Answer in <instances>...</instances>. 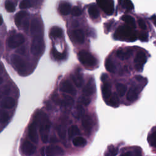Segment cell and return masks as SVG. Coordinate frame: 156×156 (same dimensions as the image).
Segmentation results:
<instances>
[{
    "instance_id": "cell-1",
    "label": "cell",
    "mask_w": 156,
    "mask_h": 156,
    "mask_svg": "<svg viewBox=\"0 0 156 156\" xmlns=\"http://www.w3.org/2000/svg\"><path fill=\"white\" fill-rule=\"evenodd\" d=\"M39 128V133L41 141L46 143L49 139V133L51 128V122L48 115L42 110L38 111L34 119Z\"/></svg>"
},
{
    "instance_id": "cell-2",
    "label": "cell",
    "mask_w": 156,
    "mask_h": 156,
    "mask_svg": "<svg viewBox=\"0 0 156 156\" xmlns=\"http://www.w3.org/2000/svg\"><path fill=\"white\" fill-rule=\"evenodd\" d=\"M115 37L118 39L128 41H133L136 38V33L133 28L127 25L119 26L116 30Z\"/></svg>"
},
{
    "instance_id": "cell-3",
    "label": "cell",
    "mask_w": 156,
    "mask_h": 156,
    "mask_svg": "<svg viewBox=\"0 0 156 156\" xmlns=\"http://www.w3.org/2000/svg\"><path fill=\"white\" fill-rule=\"evenodd\" d=\"M77 57L80 62L85 66L92 67L96 65V58L89 52L82 50L77 54Z\"/></svg>"
},
{
    "instance_id": "cell-4",
    "label": "cell",
    "mask_w": 156,
    "mask_h": 156,
    "mask_svg": "<svg viewBox=\"0 0 156 156\" xmlns=\"http://www.w3.org/2000/svg\"><path fill=\"white\" fill-rule=\"evenodd\" d=\"M44 49V41L42 37L38 34L35 35L31 43L30 47V52L34 55H39L43 53Z\"/></svg>"
},
{
    "instance_id": "cell-5",
    "label": "cell",
    "mask_w": 156,
    "mask_h": 156,
    "mask_svg": "<svg viewBox=\"0 0 156 156\" xmlns=\"http://www.w3.org/2000/svg\"><path fill=\"white\" fill-rule=\"evenodd\" d=\"M12 63L14 68L20 74L24 73L27 70L26 62L19 55L16 54H13L11 56Z\"/></svg>"
},
{
    "instance_id": "cell-6",
    "label": "cell",
    "mask_w": 156,
    "mask_h": 156,
    "mask_svg": "<svg viewBox=\"0 0 156 156\" xmlns=\"http://www.w3.org/2000/svg\"><path fill=\"white\" fill-rule=\"evenodd\" d=\"M52 99L57 105L62 107H71L74 104V99L70 96L66 94H63L62 98H60L57 94H53Z\"/></svg>"
},
{
    "instance_id": "cell-7",
    "label": "cell",
    "mask_w": 156,
    "mask_h": 156,
    "mask_svg": "<svg viewBox=\"0 0 156 156\" xmlns=\"http://www.w3.org/2000/svg\"><path fill=\"white\" fill-rule=\"evenodd\" d=\"M24 40V37L21 34H14L9 37L7 44L10 48H15L23 44Z\"/></svg>"
},
{
    "instance_id": "cell-8",
    "label": "cell",
    "mask_w": 156,
    "mask_h": 156,
    "mask_svg": "<svg viewBox=\"0 0 156 156\" xmlns=\"http://www.w3.org/2000/svg\"><path fill=\"white\" fill-rule=\"evenodd\" d=\"M99 7L108 15H111L114 11L113 0H96Z\"/></svg>"
},
{
    "instance_id": "cell-9",
    "label": "cell",
    "mask_w": 156,
    "mask_h": 156,
    "mask_svg": "<svg viewBox=\"0 0 156 156\" xmlns=\"http://www.w3.org/2000/svg\"><path fill=\"white\" fill-rule=\"evenodd\" d=\"M64 154V150L57 145H49L45 149L46 156H63Z\"/></svg>"
},
{
    "instance_id": "cell-10",
    "label": "cell",
    "mask_w": 156,
    "mask_h": 156,
    "mask_svg": "<svg viewBox=\"0 0 156 156\" xmlns=\"http://www.w3.org/2000/svg\"><path fill=\"white\" fill-rule=\"evenodd\" d=\"M60 91L66 94L76 95V90L72 83L68 80H63L60 84Z\"/></svg>"
},
{
    "instance_id": "cell-11",
    "label": "cell",
    "mask_w": 156,
    "mask_h": 156,
    "mask_svg": "<svg viewBox=\"0 0 156 156\" xmlns=\"http://www.w3.org/2000/svg\"><path fill=\"white\" fill-rule=\"evenodd\" d=\"M21 151L26 156H30L34 154L36 151V146L29 140L23 141L21 144Z\"/></svg>"
},
{
    "instance_id": "cell-12",
    "label": "cell",
    "mask_w": 156,
    "mask_h": 156,
    "mask_svg": "<svg viewBox=\"0 0 156 156\" xmlns=\"http://www.w3.org/2000/svg\"><path fill=\"white\" fill-rule=\"evenodd\" d=\"M37 124L34 120L30 124L28 127V136L30 140L35 144L38 143V137L37 133Z\"/></svg>"
},
{
    "instance_id": "cell-13",
    "label": "cell",
    "mask_w": 156,
    "mask_h": 156,
    "mask_svg": "<svg viewBox=\"0 0 156 156\" xmlns=\"http://www.w3.org/2000/svg\"><path fill=\"white\" fill-rule=\"evenodd\" d=\"M146 56L143 52H138L134 59L135 69L138 71H141L143 69V65L146 63Z\"/></svg>"
},
{
    "instance_id": "cell-14",
    "label": "cell",
    "mask_w": 156,
    "mask_h": 156,
    "mask_svg": "<svg viewBox=\"0 0 156 156\" xmlns=\"http://www.w3.org/2000/svg\"><path fill=\"white\" fill-rule=\"evenodd\" d=\"M82 126L87 133H91L93 126V121L90 115H86L83 116L82 119Z\"/></svg>"
},
{
    "instance_id": "cell-15",
    "label": "cell",
    "mask_w": 156,
    "mask_h": 156,
    "mask_svg": "<svg viewBox=\"0 0 156 156\" xmlns=\"http://www.w3.org/2000/svg\"><path fill=\"white\" fill-rule=\"evenodd\" d=\"M103 82L104 83L102 86V94L104 99L105 101H107L108 102V101L109 100L112 95V92H111L112 86H111L110 82L107 80L104 81Z\"/></svg>"
},
{
    "instance_id": "cell-16",
    "label": "cell",
    "mask_w": 156,
    "mask_h": 156,
    "mask_svg": "<svg viewBox=\"0 0 156 156\" xmlns=\"http://www.w3.org/2000/svg\"><path fill=\"white\" fill-rule=\"evenodd\" d=\"M95 91V83L93 79H90L83 88V95L90 97Z\"/></svg>"
},
{
    "instance_id": "cell-17",
    "label": "cell",
    "mask_w": 156,
    "mask_h": 156,
    "mask_svg": "<svg viewBox=\"0 0 156 156\" xmlns=\"http://www.w3.org/2000/svg\"><path fill=\"white\" fill-rule=\"evenodd\" d=\"M140 89L135 85H132L129 89L127 93V99L129 101H135L138 96V93H140Z\"/></svg>"
},
{
    "instance_id": "cell-18",
    "label": "cell",
    "mask_w": 156,
    "mask_h": 156,
    "mask_svg": "<svg viewBox=\"0 0 156 156\" xmlns=\"http://www.w3.org/2000/svg\"><path fill=\"white\" fill-rule=\"evenodd\" d=\"M15 101L11 97H5L0 102V105L2 108L10 109L15 106Z\"/></svg>"
},
{
    "instance_id": "cell-19",
    "label": "cell",
    "mask_w": 156,
    "mask_h": 156,
    "mask_svg": "<svg viewBox=\"0 0 156 156\" xmlns=\"http://www.w3.org/2000/svg\"><path fill=\"white\" fill-rule=\"evenodd\" d=\"M58 10L61 15H67L71 12V4L68 2L62 1L59 4Z\"/></svg>"
},
{
    "instance_id": "cell-20",
    "label": "cell",
    "mask_w": 156,
    "mask_h": 156,
    "mask_svg": "<svg viewBox=\"0 0 156 156\" xmlns=\"http://www.w3.org/2000/svg\"><path fill=\"white\" fill-rule=\"evenodd\" d=\"M71 79L77 87H80L83 82V76L79 71H76L71 74Z\"/></svg>"
},
{
    "instance_id": "cell-21",
    "label": "cell",
    "mask_w": 156,
    "mask_h": 156,
    "mask_svg": "<svg viewBox=\"0 0 156 156\" xmlns=\"http://www.w3.org/2000/svg\"><path fill=\"white\" fill-rule=\"evenodd\" d=\"M71 36L73 40L79 44H82L84 42V35L82 30L75 29L71 32Z\"/></svg>"
},
{
    "instance_id": "cell-22",
    "label": "cell",
    "mask_w": 156,
    "mask_h": 156,
    "mask_svg": "<svg viewBox=\"0 0 156 156\" xmlns=\"http://www.w3.org/2000/svg\"><path fill=\"white\" fill-rule=\"evenodd\" d=\"M41 31V24L37 18H34L31 21L30 32L33 35H38Z\"/></svg>"
},
{
    "instance_id": "cell-23",
    "label": "cell",
    "mask_w": 156,
    "mask_h": 156,
    "mask_svg": "<svg viewBox=\"0 0 156 156\" xmlns=\"http://www.w3.org/2000/svg\"><path fill=\"white\" fill-rule=\"evenodd\" d=\"M63 30L58 26L52 27L49 32V35L53 38H60L63 35Z\"/></svg>"
},
{
    "instance_id": "cell-24",
    "label": "cell",
    "mask_w": 156,
    "mask_h": 156,
    "mask_svg": "<svg viewBox=\"0 0 156 156\" xmlns=\"http://www.w3.org/2000/svg\"><path fill=\"white\" fill-rule=\"evenodd\" d=\"M132 54V51L130 49H128V50L119 49L116 52L117 57L121 60L128 59L131 56Z\"/></svg>"
},
{
    "instance_id": "cell-25",
    "label": "cell",
    "mask_w": 156,
    "mask_h": 156,
    "mask_svg": "<svg viewBox=\"0 0 156 156\" xmlns=\"http://www.w3.org/2000/svg\"><path fill=\"white\" fill-rule=\"evenodd\" d=\"M27 15V13L26 11L21 10V11H20L19 12H18L15 16V23L16 26L18 27H20V26L21 25L23 20Z\"/></svg>"
},
{
    "instance_id": "cell-26",
    "label": "cell",
    "mask_w": 156,
    "mask_h": 156,
    "mask_svg": "<svg viewBox=\"0 0 156 156\" xmlns=\"http://www.w3.org/2000/svg\"><path fill=\"white\" fill-rule=\"evenodd\" d=\"M90 16L93 19H96L99 16V12L97 7L94 4H91L88 10Z\"/></svg>"
},
{
    "instance_id": "cell-27",
    "label": "cell",
    "mask_w": 156,
    "mask_h": 156,
    "mask_svg": "<svg viewBox=\"0 0 156 156\" xmlns=\"http://www.w3.org/2000/svg\"><path fill=\"white\" fill-rule=\"evenodd\" d=\"M80 133L79 129L78 127L76 125L71 126L68 129V136L69 139H71L74 136L79 135Z\"/></svg>"
},
{
    "instance_id": "cell-28",
    "label": "cell",
    "mask_w": 156,
    "mask_h": 156,
    "mask_svg": "<svg viewBox=\"0 0 156 156\" xmlns=\"http://www.w3.org/2000/svg\"><path fill=\"white\" fill-rule=\"evenodd\" d=\"M83 114L84 109L82 105V104H78L73 112V116L77 119H80L83 116Z\"/></svg>"
},
{
    "instance_id": "cell-29",
    "label": "cell",
    "mask_w": 156,
    "mask_h": 156,
    "mask_svg": "<svg viewBox=\"0 0 156 156\" xmlns=\"http://www.w3.org/2000/svg\"><path fill=\"white\" fill-rule=\"evenodd\" d=\"M122 20L123 21H124L125 23L127 26L131 27L133 29L135 28V27H136L135 21L134 18L132 16H131L130 15H124L122 16Z\"/></svg>"
},
{
    "instance_id": "cell-30",
    "label": "cell",
    "mask_w": 156,
    "mask_h": 156,
    "mask_svg": "<svg viewBox=\"0 0 156 156\" xmlns=\"http://www.w3.org/2000/svg\"><path fill=\"white\" fill-rule=\"evenodd\" d=\"M108 103L110 105H111L113 107H117L119 106V100L118 96L116 93H113L111 95L109 100L108 101Z\"/></svg>"
},
{
    "instance_id": "cell-31",
    "label": "cell",
    "mask_w": 156,
    "mask_h": 156,
    "mask_svg": "<svg viewBox=\"0 0 156 156\" xmlns=\"http://www.w3.org/2000/svg\"><path fill=\"white\" fill-rule=\"evenodd\" d=\"M73 144L76 147H83L86 145L87 140L82 136H76L73 140Z\"/></svg>"
},
{
    "instance_id": "cell-32",
    "label": "cell",
    "mask_w": 156,
    "mask_h": 156,
    "mask_svg": "<svg viewBox=\"0 0 156 156\" xmlns=\"http://www.w3.org/2000/svg\"><path fill=\"white\" fill-rule=\"evenodd\" d=\"M52 54L53 57H54L55 59L57 60H65L66 58V52H63L60 53L57 51L55 48L52 49Z\"/></svg>"
},
{
    "instance_id": "cell-33",
    "label": "cell",
    "mask_w": 156,
    "mask_h": 156,
    "mask_svg": "<svg viewBox=\"0 0 156 156\" xmlns=\"http://www.w3.org/2000/svg\"><path fill=\"white\" fill-rule=\"evenodd\" d=\"M105 66L106 69L110 73H114L115 71V66L110 58H107L106 60Z\"/></svg>"
},
{
    "instance_id": "cell-34",
    "label": "cell",
    "mask_w": 156,
    "mask_h": 156,
    "mask_svg": "<svg viewBox=\"0 0 156 156\" xmlns=\"http://www.w3.org/2000/svg\"><path fill=\"white\" fill-rule=\"evenodd\" d=\"M9 118V115L6 111L0 109V122L1 124H5L8 122Z\"/></svg>"
},
{
    "instance_id": "cell-35",
    "label": "cell",
    "mask_w": 156,
    "mask_h": 156,
    "mask_svg": "<svg viewBox=\"0 0 156 156\" xmlns=\"http://www.w3.org/2000/svg\"><path fill=\"white\" fill-rule=\"evenodd\" d=\"M116 90L119 96H123L127 91V87L125 85L119 83L116 85Z\"/></svg>"
},
{
    "instance_id": "cell-36",
    "label": "cell",
    "mask_w": 156,
    "mask_h": 156,
    "mask_svg": "<svg viewBox=\"0 0 156 156\" xmlns=\"http://www.w3.org/2000/svg\"><path fill=\"white\" fill-rule=\"evenodd\" d=\"M57 131L58 136L62 140H64L66 136V130L62 126H58L57 128Z\"/></svg>"
},
{
    "instance_id": "cell-37",
    "label": "cell",
    "mask_w": 156,
    "mask_h": 156,
    "mask_svg": "<svg viewBox=\"0 0 156 156\" xmlns=\"http://www.w3.org/2000/svg\"><path fill=\"white\" fill-rule=\"evenodd\" d=\"M117 153L118 149L111 146L108 148V151L105 154V156H115Z\"/></svg>"
},
{
    "instance_id": "cell-38",
    "label": "cell",
    "mask_w": 156,
    "mask_h": 156,
    "mask_svg": "<svg viewBox=\"0 0 156 156\" xmlns=\"http://www.w3.org/2000/svg\"><path fill=\"white\" fill-rule=\"evenodd\" d=\"M5 7L8 12H13L15 10V7L14 4L10 1H6L5 3Z\"/></svg>"
},
{
    "instance_id": "cell-39",
    "label": "cell",
    "mask_w": 156,
    "mask_h": 156,
    "mask_svg": "<svg viewBox=\"0 0 156 156\" xmlns=\"http://www.w3.org/2000/svg\"><path fill=\"white\" fill-rule=\"evenodd\" d=\"M71 14L73 16H80L82 14V10L80 9V7L75 6L71 10Z\"/></svg>"
},
{
    "instance_id": "cell-40",
    "label": "cell",
    "mask_w": 156,
    "mask_h": 156,
    "mask_svg": "<svg viewBox=\"0 0 156 156\" xmlns=\"http://www.w3.org/2000/svg\"><path fill=\"white\" fill-rule=\"evenodd\" d=\"M122 6L127 10H132L133 9V4L130 0H123Z\"/></svg>"
},
{
    "instance_id": "cell-41",
    "label": "cell",
    "mask_w": 156,
    "mask_h": 156,
    "mask_svg": "<svg viewBox=\"0 0 156 156\" xmlns=\"http://www.w3.org/2000/svg\"><path fill=\"white\" fill-rule=\"evenodd\" d=\"M120 156H141V152L139 149H136L133 152H127Z\"/></svg>"
},
{
    "instance_id": "cell-42",
    "label": "cell",
    "mask_w": 156,
    "mask_h": 156,
    "mask_svg": "<svg viewBox=\"0 0 156 156\" xmlns=\"http://www.w3.org/2000/svg\"><path fill=\"white\" fill-rule=\"evenodd\" d=\"M30 2L29 0H22L19 6L21 9H26L30 7Z\"/></svg>"
},
{
    "instance_id": "cell-43",
    "label": "cell",
    "mask_w": 156,
    "mask_h": 156,
    "mask_svg": "<svg viewBox=\"0 0 156 156\" xmlns=\"http://www.w3.org/2000/svg\"><path fill=\"white\" fill-rule=\"evenodd\" d=\"M149 142L151 146L156 147V131L153 132L149 138Z\"/></svg>"
},
{
    "instance_id": "cell-44",
    "label": "cell",
    "mask_w": 156,
    "mask_h": 156,
    "mask_svg": "<svg viewBox=\"0 0 156 156\" xmlns=\"http://www.w3.org/2000/svg\"><path fill=\"white\" fill-rule=\"evenodd\" d=\"M90 102H91V99L88 96H85L83 95V96L80 98V103L82 104H83L85 106L88 105Z\"/></svg>"
},
{
    "instance_id": "cell-45",
    "label": "cell",
    "mask_w": 156,
    "mask_h": 156,
    "mask_svg": "<svg viewBox=\"0 0 156 156\" xmlns=\"http://www.w3.org/2000/svg\"><path fill=\"white\" fill-rule=\"evenodd\" d=\"M138 38L142 41H146L148 39V34L146 32H141L138 35Z\"/></svg>"
},
{
    "instance_id": "cell-46",
    "label": "cell",
    "mask_w": 156,
    "mask_h": 156,
    "mask_svg": "<svg viewBox=\"0 0 156 156\" xmlns=\"http://www.w3.org/2000/svg\"><path fill=\"white\" fill-rule=\"evenodd\" d=\"M138 25L140 26V27L142 29H146V24L144 23V21L141 20V19H140L138 21Z\"/></svg>"
},
{
    "instance_id": "cell-47",
    "label": "cell",
    "mask_w": 156,
    "mask_h": 156,
    "mask_svg": "<svg viewBox=\"0 0 156 156\" xmlns=\"http://www.w3.org/2000/svg\"><path fill=\"white\" fill-rule=\"evenodd\" d=\"M26 47L24 46H21L19 49H18L16 50V52L20 54H23V55H24L25 53H26Z\"/></svg>"
},
{
    "instance_id": "cell-48",
    "label": "cell",
    "mask_w": 156,
    "mask_h": 156,
    "mask_svg": "<svg viewBox=\"0 0 156 156\" xmlns=\"http://www.w3.org/2000/svg\"><path fill=\"white\" fill-rule=\"evenodd\" d=\"M23 27H24L25 30H27L28 27H29V21H28V20H25L24 21V23H23Z\"/></svg>"
},
{
    "instance_id": "cell-49",
    "label": "cell",
    "mask_w": 156,
    "mask_h": 156,
    "mask_svg": "<svg viewBox=\"0 0 156 156\" xmlns=\"http://www.w3.org/2000/svg\"><path fill=\"white\" fill-rule=\"evenodd\" d=\"M107 79H108V76H107V75L106 74H103L102 75V76H101L102 81L104 82V81L107 80Z\"/></svg>"
},
{
    "instance_id": "cell-50",
    "label": "cell",
    "mask_w": 156,
    "mask_h": 156,
    "mask_svg": "<svg viewBox=\"0 0 156 156\" xmlns=\"http://www.w3.org/2000/svg\"><path fill=\"white\" fill-rule=\"evenodd\" d=\"M41 154L42 156H44L45 154V150H44V147H43L41 150Z\"/></svg>"
},
{
    "instance_id": "cell-51",
    "label": "cell",
    "mask_w": 156,
    "mask_h": 156,
    "mask_svg": "<svg viewBox=\"0 0 156 156\" xmlns=\"http://www.w3.org/2000/svg\"><path fill=\"white\" fill-rule=\"evenodd\" d=\"M153 18H154V23L155 26H156V16H154Z\"/></svg>"
},
{
    "instance_id": "cell-52",
    "label": "cell",
    "mask_w": 156,
    "mask_h": 156,
    "mask_svg": "<svg viewBox=\"0 0 156 156\" xmlns=\"http://www.w3.org/2000/svg\"><path fill=\"white\" fill-rule=\"evenodd\" d=\"M2 18L1 16L0 15V26L2 24Z\"/></svg>"
},
{
    "instance_id": "cell-53",
    "label": "cell",
    "mask_w": 156,
    "mask_h": 156,
    "mask_svg": "<svg viewBox=\"0 0 156 156\" xmlns=\"http://www.w3.org/2000/svg\"><path fill=\"white\" fill-rule=\"evenodd\" d=\"M2 79L1 77H0V85L2 83Z\"/></svg>"
},
{
    "instance_id": "cell-54",
    "label": "cell",
    "mask_w": 156,
    "mask_h": 156,
    "mask_svg": "<svg viewBox=\"0 0 156 156\" xmlns=\"http://www.w3.org/2000/svg\"><path fill=\"white\" fill-rule=\"evenodd\" d=\"M1 48H2V45H1V41H0V50L1 49Z\"/></svg>"
}]
</instances>
